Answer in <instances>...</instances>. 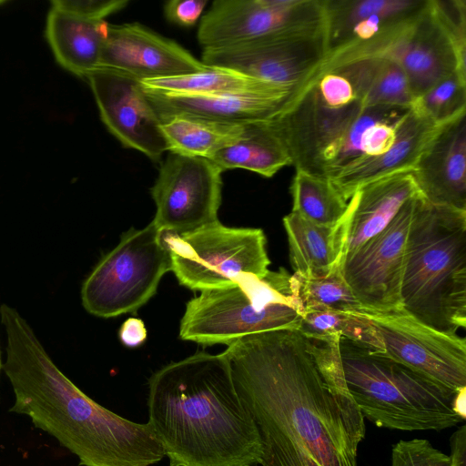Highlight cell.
I'll use <instances>...</instances> for the list:
<instances>
[{
    "mask_svg": "<svg viewBox=\"0 0 466 466\" xmlns=\"http://www.w3.org/2000/svg\"><path fill=\"white\" fill-rule=\"evenodd\" d=\"M224 354L257 426L261 466H357L364 418L352 397L329 389L313 339L297 329L264 331L233 341Z\"/></svg>",
    "mask_w": 466,
    "mask_h": 466,
    "instance_id": "1",
    "label": "cell"
},
{
    "mask_svg": "<svg viewBox=\"0 0 466 466\" xmlns=\"http://www.w3.org/2000/svg\"><path fill=\"white\" fill-rule=\"evenodd\" d=\"M2 370L15 395L10 412L25 415L75 454L79 466H151L164 449L148 423L128 420L86 395L55 364L24 317L3 304Z\"/></svg>",
    "mask_w": 466,
    "mask_h": 466,
    "instance_id": "2",
    "label": "cell"
},
{
    "mask_svg": "<svg viewBox=\"0 0 466 466\" xmlns=\"http://www.w3.org/2000/svg\"><path fill=\"white\" fill-rule=\"evenodd\" d=\"M148 425L170 466H258L262 445L223 353L197 352L148 380Z\"/></svg>",
    "mask_w": 466,
    "mask_h": 466,
    "instance_id": "3",
    "label": "cell"
},
{
    "mask_svg": "<svg viewBox=\"0 0 466 466\" xmlns=\"http://www.w3.org/2000/svg\"><path fill=\"white\" fill-rule=\"evenodd\" d=\"M410 109L366 106L360 101L329 106L299 91L269 121L296 170L332 179L349 166L388 150Z\"/></svg>",
    "mask_w": 466,
    "mask_h": 466,
    "instance_id": "4",
    "label": "cell"
},
{
    "mask_svg": "<svg viewBox=\"0 0 466 466\" xmlns=\"http://www.w3.org/2000/svg\"><path fill=\"white\" fill-rule=\"evenodd\" d=\"M402 310L438 331L466 326V211L416 198L400 289Z\"/></svg>",
    "mask_w": 466,
    "mask_h": 466,
    "instance_id": "5",
    "label": "cell"
},
{
    "mask_svg": "<svg viewBox=\"0 0 466 466\" xmlns=\"http://www.w3.org/2000/svg\"><path fill=\"white\" fill-rule=\"evenodd\" d=\"M347 388L363 418L404 431H442L465 419V390L450 389L382 351L340 337Z\"/></svg>",
    "mask_w": 466,
    "mask_h": 466,
    "instance_id": "6",
    "label": "cell"
},
{
    "mask_svg": "<svg viewBox=\"0 0 466 466\" xmlns=\"http://www.w3.org/2000/svg\"><path fill=\"white\" fill-rule=\"evenodd\" d=\"M301 316L293 277L279 268L261 278L246 274L232 285L201 291L187 303L179 338L229 345L254 333L298 329Z\"/></svg>",
    "mask_w": 466,
    "mask_h": 466,
    "instance_id": "7",
    "label": "cell"
},
{
    "mask_svg": "<svg viewBox=\"0 0 466 466\" xmlns=\"http://www.w3.org/2000/svg\"><path fill=\"white\" fill-rule=\"evenodd\" d=\"M171 270L167 244L153 220L131 229L96 264L81 289L85 309L96 317L134 313L157 292L162 277Z\"/></svg>",
    "mask_w": 466,
    "mask_h": 466,
    "instance_id": "8",
    "label": "cell"
},
{
    "mask_svg": "<svg viewBox=\"0 0 466 466\" xmlns=\"http://www.w3.org/2000/svg\"><path fill=\"white\" fill-rule=\"evenodd\" d=\"M171 270L192 290H209L234 284L246 274L267 275L270 260L262 229L230 228L218 220L183 234H164Z\"/></svg>",
    "mask_w": 466,
    "mask_h": 466,
    "instance_id": "9",
    "label": "cell"
},
{
    "mask_svg": "<svg viewBox=\"0 0 466 466\" xmlns=\"http://www.w3.org/2000/svg\"><path fill=\"white\" fill-rule=\"evenodd\" d=\"M427 5L428 0H323L327 54L315 72L386 56Z\"/></svg>",
    "mask_w": 466,
    "mask_h": 466,
    "instance_id": "10",
    "label": "cell"
},
{
    "mask_svg": "<svg viewBox=\"0 0 466 466\" xmlns=\"http://www.w3.org/2000/svg\"><path fill=\"white\" fill-rule=\"evenodd\" d=\"M325 31L323 0H216L200 18L202 49Z\"/></svg>",
    "mask_w": 466,
    "mask_h": 466,
    "instance_id": "11",
    "label": "cell"
},
{
    "mask_svg": "<svg viewBox=\"0 0 466 466\" xmlns=\"http://www.w3.org/2000/svg\"><path fill=\"white\" fill-rule=\"evenodd\" d=\"M222 173L208 158L168 152L150 188L158 229L183 234L218 221Z\"/></svg>",
    "mask_w": 466,
    "mask_h": 466,
    "instance_id": "12",
    "label": "cell"
},
{
    "mask_svg": "<svg viewBox=\"0 0 466 466\" xmlns=\"http://www.w3.org/2000/svg\"><path fill=\"white\" fill-rule=\"evenodd\" d=\"M361 313L374 326L385 354L450 389L465 390V339L426 326L402 309Z\"/></svg>",
    "mask_w": 466,
    "mask_h": 466,
    "instance_id": "13",
    "label": "cell"
},
{
    "mask_svg": "<svg viewBox=\"0 0 466 466\" xmlns=\"http://www.w3.org/2000/svg\"><path fill=\"white\" fill-rule=\"evenodd\" d=\"M419 194L402 205L382 231L345 256L344 279L364 310L402 309L400 289L406 242Z\"/></svg>",
    "mask_w": 466,
    "mask_h": 466,
    "instance_id": "14",
    "label": "cell"
},
{
    "mask_svg": "<svg viewBox=\"0 0 466 466\" xmlns=\"http://www.w3.org/2000/svg\"><path fill=\"white\" fill-rule=\"evenodd\" d=\"M326 54L323 32L203 49L200 60L208 67L231 70L289 88L293 93L314 73Z\"/></svg>",
    "mask_w": 466,
    "mask_h": 466,
    "instance_id": "15",
    "label": "cell"
},
{
    "mask_svg": "<svg viewBox=\"0 0 466 466\" xmlns=\"http://www.w3.org/2000/svg\"><path fill=\"white\" fill-rule=\"evenodd\" d=\"M86 79L108 131L124 147L159 161L168 147L160 118L141 81L107 67L96 68Z\"/></svg>",
    "mask_w": 466,
    "mask_h": 466,
    "instance_id": "16",
    "label": "cell"
},
{
    "mask_svg": "<svg viewBox=\"0 0 466 466\" xmlns=\"http://www.w3.org/2000/svg\"><path fill=\"white\" fill-rule=\"evenodd\" d=\"M140 81L203 71L205 66L177 42L138 24H108L100 66Z\"/></svg>",
    "mask_w": 466,
    "mask_h": 466,
    "instance_id": "17",
    "label": "cell"
},
{
    "mask_svg": "<svg viewBox=\"0 0 466 466\" xmlns=\"http://www.w3.org/2000/svg\"><path fill=\"white\" fill-rule=\"evenodd\" d=\"M144 90L160 121L184 114L239 125L272 118L292 94L291 89L278 85L256 91L214 95L174 94L145 87Z\"/></svg>",
    "mask_w": 466,
    "mask_h": 466,
    "instance_id": "18",
    "label": "cell"
},
{
    "mask_svg": "<svg viewBox=\"0 0 466 466\" xmlns=\"http://www.w3.org/2000/svg\"><path fill=\"white\" fill-rule=\"evenodd\" d=\"M413 177L431 204L466 211V114L438 130L420 154Z\"/></svg>",
    "mask_w": 466,
    "mask_h": 466,
    "instance_id": "19",
    "label": "cell"
},
{
    "mask_svg": "<svg viewBox=\"0 0 466 466\" xmlns=\"http://www.w3.org/2000/svg\"><path fill=\"white\" fill-rule=\"evenodd\" d=\"M404 71L414 99L455 71L466 75L461 60L436 18L431 0L411 29L386 56Z\"/></svg>",
    "mask_w": 466,
    "mask_h": 466,
    "instance_id": "20",
    "label": "cell"
},
{
    "mask_svg": "<svg viewBox=\"0 0 466 466\" xmlns=\"http://www.w3.org/2000/svg\"><path fill=\"white\" fill-rule=\"evenodd\" d=\"M417 193L413 169L398 171L360 187L348 201L346 255L382 231Z\"/></svg>",
    "mask_w": 466,
    "mask_h": 466,
    "instance_id": "21",
    "label": "cell"
},
{
    "mask_svg": "<svg viewBox=\"0 0 466 466\" xmlns=\"http://www.w3.org/2000/svg\"><path fill=\"white\" fill-rule=\"evenodd\" d=\"M443 125H438L410 108L388 150L349 166L330 181L349 201L360 187L370 181L413 169L426 146Z\"/></svg>",
    "mask_w": 466,
    "mask_h": 466,
    "instance_id": "22",
    "label": "cell"
},
{
    "mask_svg": "<svg viewBox=\"0 0 466 466\" xmlns=\"http://www.w3.org/2000/svg\"><path fill=\"white\" fill-rule=\"evenodd\" d=\"M349 218V205L342 219L334 225L315 224L292 211L284 217L295 274L307 279L322 278L342 267Z\"/></svg>",
    "mask_w": 466,
    "mask_h": 466,
    "instance_id": "23",
    "label": "cell"
},
{
    "mask_svg": "<svg viewBox=\"0 0 466 466\" xmlns=\"http://www.w3.org/2000/svg\"><path fill=\"white\" fill-rule=\"evenodd\" d=\"M108 24L50 9L46 35L56 61L70 73L85 77L100 66Z\"/></svg>",
    "mask_w": 466,
    "mask_h": 466,
    "instance_id": "24",
    "label": "cell"
},
{
    "mask_svg": "<svg viewBox=\"0 0 466 466\" xmlns=\"http://www.w3.org/2000/svg\"><path fill=\"white\" fill-rule=\"evenodd\" d=\"M222 171L241 168L272 177L292 165L289 152L268 120L248 123L241 137L208 158Z\"/></svg>",
    "mask_w": 466,
    "mask_h": 466,
    "instance_id": "25",
    "label": "cell"
},
{
    "mask_svg": "<svg viewBox=\"0 0 466 466\" xmlns=\"http://www.w3.org/2000/svg\"><path fill=\"white\" fill-rule=\"evenodd\" d=\"M338 66L344 70L364 106L411 107L414 96L404 71L393 59L371 56Z\"/></svg>",
    "mask_w": 466,
    "mask_h": 466,
    "instance_id": "26",
    "label": "cell"
},
{
    "mask_svg": "<svg viewBox=\"0 0 466 466\" xmlns=\"http://www.w3.org/2000/svg\"><path fill=\"white\" fill-rule=\"evenodd\" d=\"M246 126L177 114L162 119L160 127L168 152L208 159L238 141Z\"/></svg>",
    "mask_w": 466,
    "mask_h": 466,
    "instance_id": "27",
    "label": "cell"
},
{
    "mask_svg": "<svg viewBox=\"0 0 466 466\" xmlns=\"http://www.w3.org/2000/svg\"><path fill=\"white\" fill-rule=\"evenodd\" d=\"M290 193L292 212L315 224H337L348 209V201L330 179L302 170H296Z\"/></svg>",
    "mask_w": 466,
    "mask_h": 466,
    "instance_id": "28",
    "label": "cell"
},
{
    "mask_svg": "<svg viewBox=\"0 0 466 466\" xmlns=\"http://www.w3.org/2000/svg\"><path fill=\"white\" fill-rule=\"evenodd\" d=\"M141 84L145 88L186 95L248 92L276 85L217 67L179 76L143 80Z\"/></svg>",
    "mask_w": 466,
    "mask_h": 466,
    "instance_id": "29",
    "label": "cell"
},
{
    "mask_svg": "<svg viewBox=\"0 0 466 466\" xmlns=\"http://www.w3.org/2000/svg\"><path fill=\"white\" fill-rule=\"evenodd\" d=\"M297 330L313 339L343 337L383 352L378 332L361 311L357 313L331 309L305 311L302 313Z\"/></svg>",
    "mask_w": 466,
    "mask_h": 466,
    "instance_id": "30",
    "label": "cell"
},
{
    "mask_svg": "<svg viewBox=\"0 0 466 466\" xmlns=\"http://www.w3.org/2000/svg\"><path fill=\"white\" fill-rule=\"evenodd\" d=\"M294 289L302 313L316 309L357 313L363 310L344 279L342 267L322 278L307 279L293 274Z\"/></svg>",
    "mask_w": 466,
    "mask_h": 466,
    "instance_id": "31",
    "label": "cell"
},
{
    "mask_svg": "<svg viewBox=\"0 0 466 466\" xmlns=\"http://www.w3.org/2000/svg\"><path fill=\"white\" fill-rule=\"evenodd\" d=\"M442 125L466 114V75L455 71L416 97L410 107Z\"/></svg>",
    "mask_w": 466,
    "mask_h": 466,
    "instance_id": "32",
    "label": "cell"
},
{
    "mask_svg": "<svg viewBox=\"0 0 466 466\" xmlns=\"http://www.w3.org/2000/svg\"><path fill=\"white\" fill-rule=\"evenodd\" d=\"M450 455L425 439L400 440L392 446L391 466H451Z\"/></svg>",
    "mask_w": 466,
    "mask_h": 466,
    "instance_id": "33",
    "label": "cell"
},
{
    "mask_svg": "<svg viewBox=\"0 0 466 466\" xmlns=\"http://www.w3.org/2000/svg\"><path fill=\"white\" fill-rule=\"evenodd\" d=\"M431 5L460 58L465 61L466 0H431Z\"/></svg>",
    "mask_w": 466,
    "mask_h": 466,
    "instance_id": "34",
    "label": "cell"
},
{
    "mask_svg": "<svg viewBox=\"0 0 466 466\" xmlns=\"http://www.w3.org/2000/svg\"><path fill=\"white\" fill-rule=\"evenodd\" d=\"M52 8L89 20L105 18L128 5L126 0H54Z\"/></svg>",
    "mask_w": 466,
    "mask_h": 466,
    "instance_id": "35",
    "label": "cell"
},
{
    "mask_svg": "<svg viewBox=\"0 0 466 466\" xmlns=\"http://www.w3.org/2000/svg\"><path fill=\"white\" fill-rule=\"evenodd\" d=\"M206 0H171L164 5L166 18L181 26H192L201 18Z\"/></svg>",
    "mask_w": 466,
    "mask_h": 466,
    "instance_id": "36",
    "label": "cell"
},
{
    "mask_svg": "<svg viewBox=\"0 0 466 466\" xmlns=\"http://www.w3.org/2000/svg\"><path fill=\"white\" fill-rule=\"evenodd\" d=\"M119 337L123 344L127 347H137L147 338V329L141 319L136 318L127 319L122 325Z\"/></svg>",
    "mask_w": 466,
    "mask_h": 466,
    "instance_id": "37",
    "label": "cell"
},
{
    "mask_svg": "<svg viewBox=\"0 0 466 466\" xmlns=\"http://www.w3.org/2000/svg\"><path fill=\"white\" fill-rule=\"evenodd\" d=\"M451 466H466V427L462 425L451 438Z\"/></svg>",
    "mask_w": 466,
    "mask_h": 466,
    "instance_id": "38",
    "label": "cell"
},
{
    "mask_svg": "<svg viewBox=\"0 0 466 466\" xmlns=\"http://www.w3.org/2000/svg\"><path fill=\"white\" fill-rule=\"evenodd\" d=\"M2 368H3V363H2V360H1V351H0V371H1Z\"/></svg>",
    "mask_w": 466,
    "mask_h": 466,
    "instance_id": "39",
    "label": "cell"
}]
</instances>
